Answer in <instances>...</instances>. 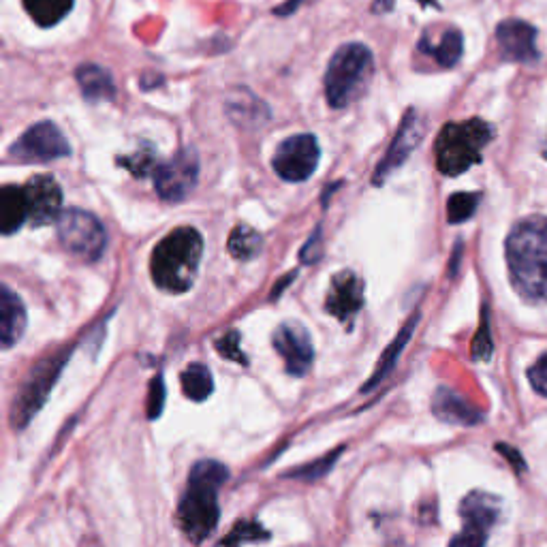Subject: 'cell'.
<instances>
[{
	"instance_id": "obj_28",
	"label": "cell",
	"mask_w": 547,
	"mask_h": 547,
	"mask_svg": "<svg viewBox=\"0 0 547 547\" xmlns=\"http://www.w3.org/2000/svg\"><path fill=\"white\" fill-rule=\"evenodd\" d=\"M342 451H345V447H338V449H334L332 453H327L325 458H321V460H317V462L295 468V471L287 473V477L298 479V481H317V479H321L325 473H330V468L334 466V462L338 460V456H340Z\"/></svg>"
},
{
	"instance_id": "obj_11",
	"label": "cell",
	"mask_w": 547,
	"mask_h": 547,
	"mask_svg": "<svg viewBox=\"0 0 547 547\" xmlns=\"http://www.w3.org/2000/svg\"><path fill=\"white\" fill-rule=\"evenodd\" d=\"M199 178V159L193 148L180 150L174 159L156 167L154 189L163 201H182L195 189Z\"/></svg>"
},
{
	"instance_id": "obj_3",
	"label": "cell",
	"mask_w": 547,
	"mask_h": 547,
	"mask_svg": "<svg viewBox=\"0 0 547 547\" xmlns=\"http://www.w3.org/2000/svg\"><path fill=\"white\" fill-rule=\"evenodd\" d=\"M203 238L195 227H178L156 244L150 259L154 285L167 293L189 291L199 274Z\"/></svg>"
},
{
	"instance_id": "obj_15",
	"label": "cell",
	"mask_w": 547,
	"mask_h": 547,
	"mask_svg": "<svg viewBox=\"0 0 547 547\" xmlns=\"http://www.w3.org/2000/svg\"><path fill=\"white\" fill-rule=\"evenodd\" d=\"M496 41L500 56L509 62H535L537 50V28L524 20H505L496 28Z\"/></svg>"
},
{
	"instance_id": "obj_30",
	"label": "cell",
	"mask_w": 547,
	"mask_h": 547,
	"mask_svg": "<svg viewBox=\"0 0 547 547\" xmlns=\"http://www.w3.org/2000/svg\"><path fill=\"white\" fill-rule=\"evenodd\" d=\"M492 334H490V312L488 308H483L481 312V327L477 336L473 338V347H471V355L475 362H488L492 357Z\"/></svg>"
},
{
	"instance_id": "obj_31",
	"label": "cell",
	"mask_w": 547,
	"mask_h": 547,
	"mask_svg": "<svg viewBox=\"0 0 547 547\" xmlns=\"http://www.w3.org/2000/svg\"><path fill=\"white\" fill-rule=\"evenodd\" d=\"M118 163L127 167L135 178H144L150 174V171H156V167H154L156 152H154V148L146 146V150H139V152L127 156V159H118Z\"/></svg>"
},
{
	"instance_id": "obj_18",
	"label": "cell",
	"mask_w": 547,
	"mask_h": 547,
	"mask_svg": "<svg viewBox=\"0 0 547 547\" xmlns=\"http://www.w3.org/2000/svg\"><path fill=\"white\" fill-rule=\"evenodd\" d=\"M225 112L233 124L242 129H259L270 118V109L246 88L231 90L225 101Z\"/></svg>"
},
{
	"instance_id": "obj_22",
	"label": "cell",
	"mask_w": 547,
	"mask_h": 547,
	"mask_svg": "<svg viewBox=\"0 0 547 547\" xmlns=\"http://www.w3.org/2000/svg\"><path fill=\"white\" fill-rule=\"evenodd\" d=\"M419 52L432 56L439 67L451 69L458 65L464 54V37L458 28H447L439 43H432L430 37L424 35L419 41Z\"/></svg>"
},
{
	"instance_id": "obj_35",
	"label": "cell",
	"mask_w": 547,
	"mask_h": 547,
	"mask_svg": "<svg viewBox=\"0 0 547 547\" xmlns=\"http://www.w3.org/2000/svg\"><path fill=\"white\" fill-rule=\"evenodd\" d=\"M321 257V229L312 233V238L302 248V261L304 263H315Z\"/></svg>"
},
{
	"instance_id": "obj_19",
	"label": "cell",
	"mask_w": 547,
	"mask_h": 547,
	"mask_svg": "<svg viewBox=\"0 0 547 547\" xmlns=\"http://www.w3.org/2000/svg\"><path fill=\"white\" fill-rule=\"evenodd\" d=\"M26 306L9 287L0 289V342L11 349L26 332Z\"/></svg>"
},
{
	"instance_id": "obj_2",
	"label": "cell",
	"mask_w": 547,
	"mask_h": 547,
	"mask_svg": "<svg viewBox=\"0 0 547 547\" xmlns=\"http://www.w3.org/2000/svg\"><path fill=\"white\" fill-rule=\"evenodd\" d=\"M227 479L229 471L216 460H201L191 468L189 486L178 507V526L189 541H206L216 530L221 518L218 492Z\"/></svg>"
},
{
	"instance_id": "obj_25",
	"label": "cell",
	"mask_w": 547,
	"mask_h": 547,
	"mask_svg": "<svg viewBox=\"0 0 547 547\" xmlns=\"http://www.w3.org/2000/svg\"><path fill=\"white\" fill-rule=\"evenodd\" d=\"M180 385H182V394L193 402L208 400L210 394L214 392L212 372L203 364H191L189 368H184L180 374Z\"/></svg>"
},
{
	"instance_id": "obj_9",
	"label": "cell",
	"mask_w": 547,
	"mask_h": 547,
	"mask_svg": "<svg viewBox=\"0 0 547 547\" xmlns=\"http://www.w3.org/2000/svg\"><path fill=\"white\" fill-rule=\"evenodd\" d=\"M321 148L315 135L300 133L291 135L285 142H280L272 159V167L287 182H304L308 180L319 165Z\"/></svg>"
},
{
	"instance_id": "obj_14",
	"label": "cell",
	"mask_w": 547,
	"mask_h": 547,
	"mask_svg": "<svg viewBox=\"0 0 547 547\" xmlns=\"http://www.w3.org/2000/svg\"><path fill=\"white\" fill-rule=\"evenodd\" d=\"M26 189L28 199V221L35 227L56 223L62 214V191L54 178L35 176L30 178Z\"/></svg>"
},
{
	"instance_id": "obj_38",
	"label": "cell",
	"mask_w": 547,
	"mask_h": 547,
	"mask_svg": "<svg viewBox=\"0 0 547 547\" xmlns=\"http://www.w3.org/2000/svg\"><path fill=\"white\" fill-rule=\"evenodd\" d=\"M300 3H302V0H289V3H285V5H280L278 9H274V13L276 15H291V13L298 11Z\"/></svg>"
},
{
	"instance_id": "obj_12",
	"label": "cell",
	"mask_w": 547,
	"mask_h": 547,
	"mask_svg": "<svg viewBox=\"0 0 547 547\" xmlns=\"http://www.w3.org/2000/svg\"><path fill=\"white\" fill-rule=\"evenodd\" d=\"M424 118H421L417 114V109H409V112L404 114L402 122H400V129L394 137L392 146L387 148L383 161L379 163V167L374 169V178L372 182L374 184H383L385 178L389 174H394V171L409 159L411 152L421 144V137H424Z\"/></svg>"
},
{
	"instance_id": "obj_39",
	"label": "cell",
	"mask_w": 547,
	"mask_h": 547,
	"mask_svg": "<svg viewBox=\"0 0 547 547\" xmlns=\"http://www.w3.org/2000/svg\"><path fill=\"white\" fill-rule=\"evenodd\" d=\"M421 5H434V0H419Z\"/></svg>"
},
{
	"instance_id": "obj_29",
	"label": "cell",
	"mask_w": 547,
	"mask_h": 547,
	"mask_svg": "<svg viewBox=\"0 0 547 547\" xmlns=\"http://www.w3.org/2000/svg\"><path fill=\"white\" fill-rule=\"evenodd\" d=\"M270 539V533L257 522H240L231 528V533L223 539L225 545H242V543H255Z\"/></svg>"
},
{
	"instance_id": "obj_6",
	"label": "cell",
	"mask_w": 547,
	"mask_h": 547,
	"mask_svg": "<svg viewBox=\"0 0 547 547\" xmlns=\"http://www.w3.org/2000/svg\"><path fill=\"white\" fill-rule=\"evenodd\" d=\"M73 349H60L50 357H43L41 362L30 370L28 379L20 387L18 396L11 406V426L13 430H24L33 417L41 411V406L48 400L52 387L56 385L62 368L67 366Z\"/></svg>"
},
{
	"instance_id": "obj_13",
	"label": "cell",
	"mask_w": 547,
	"mask_h": 547,
	"mask_svg": "<svg viewBox=\"0 0 547 547\" xmlns=\"http://www.w3.org/2000/svg\"><path fill=\"white\" fill-rule=\"evenodd\" d=\"M272 345L276 353L285 359V368L293 377H304L315 359L310 334L300 323H283L276 327L272 336Z\"/></svg>"
},
{
	"instance_id": "obj_5",
	"label": "cell",
	"mask_w": 547,
	"mask_h": 547,
	"mask_svg": "<svg viewBox=\"0 0 547 547\" xmlns=\"http://www.w3.org/2000/svg\"><path fill=\"white\" fill-rule=\"evenodd\" d=\"M374 73V56L364 43H345L327 65L325 99L334 109H345L364 95Z\"/></svg>"
},
{
	"instance_id": "obj_4",
	"label": "cell",
	"mask_w": 547,
	"mask_h": 547,
	"mask_svg": "<svg viewBox=\"0 0 547 547\" xmlns=\"http://www.w3.org/2000/svg\"><path fill=\"white\" fill-rule=\"evenodd\" d=\"M494 137V127L481 118L449 122L436 137V167L443 176H460L481 163V152Z\"/></svg>"
},
{
	"instance_id": "obj_10",
	"label": "cell",
	"mask_w": 547,
	"mask_h": 547,
	"mask_svg": "<svg viewBox=\"0 0 547 547\" xmlns=\"http://www.w3.org/2000/svg\"><path fill=\"white\" fill-rule=\"evenodd\" d=\"M460 518L464 528L451 539V545L479 547L488 541L490 530L500 518V500L488 492H471L462 500Z\"/></svg>"
},
{
	"instance_id": "obj_26",
	"label": "cell",
	"mask_w": 547,
	"mask_h": 547,
	"mask_svg": "<svg viewBox=\"0 0 547 547\" xmlns=\"http://www.w3.org/2000/svg\"><path fill=\"white\" fill-rule=\"evenodd\" d=\"M227 248L233 259L238 261H250L255 259L263 250V238L261 233L248 225H238L229 233Z\"/></svg>"
},
{
	"instance_id": "obj_27",
	"label": "cell",
	"mask_w": 547,
	"mask_h": 547,
	"mask_svg": "<svg viewBox=\"0 0 547 547\" xmlns=\"http://www.w3.org/2000/svg\"><path fill=\"white\" fill-rule=\"evenodd\" d=\"M479 193H456L451 195L447 201V218L451 225H460L464 221H468L479 206Z\"/></svg>"
},
{
	"instance_id": "obj_21",
	"label": "cell",
	"mask_w": 547,
	"mask_h": 547,
	"mask_svg": "<svg viewBox=\"0 0 547 547\" xmlns=\"http://www.w3.org/2000/svg\"><path fill=\"white\" fill-rule=\"evenodd\" d=\"M417 323H419V312H415V315L404 323V327L398 332V336L394 338L392 345H389V347L385 349V353H383V357H381V362H379L377 370H374V374L368 379V383L362 387V392H364V394H368L370 389H374V387H379V385L389 377V374H392V370H394L396 364H398V357L402 355V351L406 349V345H409L411 338H413V334H415Z\"/></svg>"
},
{
	"instance_id": "obj_37",
	"label": "cell",
	"mask_w": 547,
	"mask_h": 547,
	"mask_svg": "<svg viewBox=\"0 0 547 547\" xmlns=\"http://www.w3.org/2000/svg\"><path fill=\"white\" fill-rule=\"evenodd\" d=\"M394 7H396V0H372L370 11L377 15H385L389 11H394Z\"/></svg>"
},
{
	"instance_id": "obj_34",
	"label": "cell",
	"mask_w": 547,
	"mask_h": 547,
	"mask_svg": "<svg viewBox=\"0 0 547 547\" xmlns=\"http://www.w3.org/2000/svg\"><path fill=\"white\" fill-rule=\"evenodd\" d=\"M528 379H530V385L535 387V392L547 398V353L528 370Z\"/></svg>"
},
{
	"instance_id": "obj_33",
	"label": "cell",
	"mask_w": 547,
	"mask_h": 547,
	"mask_svg": "<svg viewBox=\"0 0 547 547\" xmlns=\"http://www.w3.org/2000/svg\"><path fill=\"white\" fill-rule=\"evenodd\" d=\"M165 406V383L161 377H154L150 383V394H148V419H156L161 415Z\"/></svg>"
},
{
	"instance_id": "obj_17",
	"label": "cell",
	"mask_w": 547,
	"mask_h": 547,
	"mask_svg": "<svg viewBox=\"0 0 547 547\" xmlns=\"http://www.w3.org/2000/svg\"><path fill=\"white\" fill-rule=\"evenodd\" d=\"M432 411L445 424L453 426H477L483 421V413L475 406L462 398L458 392H453L451 387H439L432 398Z\"/></svg>"
},
{
	"instance_id": "obj_24",
	"label": "cell",
	"mask_w": 547,
	"mask_h": 547,
	"mask_svg": "<svg viewBox=\"0 0 547 547\" xmlns=\"http://www.w3.org/2000/svg\"><path fill=\"white\" fill-rule=\"evenodd\" d=\"M22 5L37 26L50 28L67 18L75 0H22Z\"/></svg>"
},
{
	"instance_id": "obj_8",
	"label": "cell",
	"mask_w": 547,
	"mask_h": 547,
	"mask_svg": "<svg viewBox=\"0 0 547 547\" xmlns=\"http://www.w3.org/2000/svg\"><path fill=\"white\" fill-rule=\"evenodd\" d=\"M71 154L67 137L54 122L43 120L22 133V137L9 148V156L20 163H48L65 159Z\"/></svg>"
},
{
	"instance_id": "obj_20",
	"label": "cell",
	"mask_w": 547,
	"mask_h": 547,
	"mask_svg": "<svg viewBox=\"0 0 547 547\" xmlns=\"http://www.w3.org/2000/svg\"><path fill=\"white\" fill-rule=\"evenodd\" d=\"M75 80L80 84V90L86 101L99 103V101H112L116 97V84L114 77L101 65H80L75 71Z\"/></svg>"
},
{
	"instance_id": "obj_36",
	"label": "cell",
	"mask_w": 547,
	"mask_h": 547,
	"mask_svg": "<svg viewBox=\"0 0 547 547\" xmlns=\"http://www.w3.org/2000/svg\"><path fill=\"white\" fill-rule=\"evenodd\" d=\"M496 451H498V453H503V456L509 460V464L515 468V473L526 471V464H524V458H522V453H520V451H515L513 447H509V445H505V443H498V445H496Z\"/></svg>"
},
{
	"instance_id": "obj_7",
	"label": "cell",
	"mask_w": 547,
	"mask_h": 547,
	"mask_svg": "<svg viewBox=\"0 0 547 547\" xmlns=\"http://www.w3.org/2000/svg\"><path fill=\"white\" fill-rule=\"evenodd\" d=\"M58 240L71 255L84 261H97L107 248V231L95 214L86 210H62L56 221Z\"/></svg>"
},
{
	"instance_id": "obj_23",
	"label": "cell",
	"mask_w": 547,
	"mask_h": 547,
	"mask_svg": "<svg viewBox=\"0 0 547 547\" xmlns=\"http://www.w3.org/2000/svg\"><path fill=\"white\" fill-rule=\"evenodd\" d=\"M28 221V199L24 186L7 184L0 191V225L5 236L18 231Z\"/></svg>"
},
{
	"instance_id": "obj_1",
	"label": "cell",
	"mask_w": 547,
	"mask_h": 547,
	"mask_svg": "<svg viewBox=\"0 0 547 547\" xmlns=\"http://www.w3.org/2000/svg\"><path fill=\"white\" fill-rule=\"evenodd\" d=\"M505 253L515 291L528 302L547 304V218L528 216L515 225Z\"/></svg>"
},
{
	"instance_id": "obj_16",
	"label": "cell",
	"mask_w": 547,
	"mask_h": 547,
	"mask_svg": "<svg viewBox=\"0 0 547 547\" xmlns=\"http://www.w3.org/2000/svg\"><path fill=\"white\" fill-rule=\"evenodd\" d=\"M364 306V283L362 278L353 274L351 270L338 272L332 278L330 295L325 300V310L340 321L351 323L353 317Z\"/></svg>"
},
{
	"instance_id": "obj_32",
	"label": "cell",
	"mask_w": 547,
	"mask_h": 547,
	"mask_svg": "<svg viewBox=\"0 0 547 547\" xmlns=\"http://www.w3.org/2000/svg\"><path fill=\"white\" fill-rule=\"evenodd\" d=\"M216 351L221 353L223 357H227L229 362H236V364H242V366L248 364L246 355L240 349V334L236 330H231L223 338L216 340Z\"/></svg>"
}]
</instances>
